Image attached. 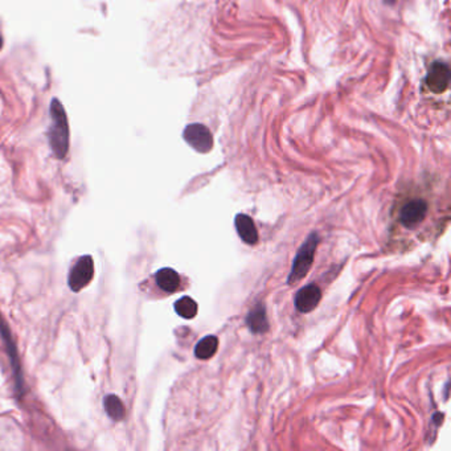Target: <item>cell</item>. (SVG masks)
<instances>
[{
	"instance_id": "ba28073f",
	"label": "cell",
	"mask_w": 451,
	"mask_h": 451,
	"mask_svg": "<svg viewBox=\"0 0 451 451\" xmlns=\"http://www.w3.org/2000/svg\"><path fill=\"white\" fill-rule=\"evenodd\" d=\"M234 226L237 229L241 240L249 245H254L258 242V232L253 219L248 214H237L234 220Z\"/></svg>"
},
{
	"instance_id": "7a4b0ae2",
	"label": "cell",
	"mask_w": 451,
	"mask_h": 451,
	"mask_svg": "<svg viewBox=\"0 0 451 451\" xmlns=\"http://www.w3.org/2000/svg\"><path fill=\"white\" fill-rule=\"evenodd\" d=\"M318 243H319L318 233H311L305 243L301 246L298 254L295 256V259H294L292 268H291V273L289 275V279H288L289 285L298 283L310 272V269H311V266L314 263V257H315Z\"/></svg>"
},
{
	"instance_id": "6da1fadb",
	"label": "cell",
	"mask_w": 451,
	"mask_h": 451,
	"mask_svg": "<svg viewBox=\"0 0 451 451\" xmlns=\"http://www.w3.org/2000/svg\"><path fill=\"white\" fill-rule=\"evenodd\" d=\"M49 145L57 159H64L69 150V125L64 106L59 99L50 102V126Z\"/></svg>"
},
{
	"instance_id": "30bf717a",
	"label": "cell",
	"mask_w": 451,
	"mask_h": 451,
	"mask_svg": "<svg viewBox=\"0 0 451 451\" xmlns=\"http://www.w3.org/2000/svg\"><path fill=\"white\" fill-rule=\"evenodd\" d=\"M155 281L159 289L166 292H175L180 286V277L171 268L161 269L155 275Z\"/></svg>"
},
{
	"instance_id": "9c48e42d",
	"label": "cell",
	"mask_w": 451,
	"mask_h": 451,
	"mask_svg": "<svg viewBox=\"0 0 451 451\" xmlns=\"http://www.w3.org/2000/svg\"><path fill=\"white\" fill-rule=\"evenodd\" d=\"M246 323L252 330V332L254 334H263L269 330L266 310L262 303H258L257 306L249 311L246 317Z\"/></svg>"
},
{
	"instance_id": "8992f818",
	"label": "cell",
	"mask_w": 451,
	"mask_h": 451,
	"mask_svg": "<svg viewBox=\"0 0 451 451\" xmlns=\"http://www.w3.org/2000/svg\"><path fill=\"white\" fill-rule=\"evenodd\" d=\"M450 83V69L445 63H434L430 66L428 76H426V85L433 93H443Z\"/></svg>"
},
{
	"instance_id": "4fadbf2b",
	"label": "cell",
	"mask_w": 451,
	"mask_h": 451,
	"mask_svg": "<svg viewBox=\"0 0 451 451\" xmlns=\"http://www.w3.org/2000/svg\"><path fill=\"white\" fill-rule=\"evenodd\" d=\"M217 348H219V339L210 335L207 338L201 339L197 343V345L194 347V356L200 360H207L217 352Z\"/></svg>"
},
{
	"instance_id": "52a82bcc",
	"label": "cell",
	"mask_w": 451,
	"mask_h": 451,
	"mask_svg": "<svg viewBox=\"0 0 451 451\" xmlns=\"http://www.w3.org/2000/svg\"><path fill=\"white\" fill-rule=\"evenodd\" d=\"M322 291L317 285H307L297 292L295 295V307L299 312L307 314L311 312L321 302Z\"/></svg>"
},
{
	"instance_id": "5bb4252c",
	"label": "cell",
	"mask_w": 451,
	"mask_h": 451,
	"mask_svg": "<svg viewBox=\"0 0 451 451\" xmlns=\"http://www.w3.org/2000/svg\"><path fill=\"white\" fill-rule=\"evenodd\" d=\"M197 303L190 297H183L175 303V311L177 315L184 319H194L197 314Z\"/></svg>"
},
{
	"instance_id": "7c38bea8",
	"label": "cell",
	"mask_w": 451,
	"mask_h": 451,
	"mask_svg": "<svg viewBox=\"0 0 451 451\" xmlns=\"http://www.w3.org/2000/svg\"><path fill=\"white\" fill-rule=\"evenodd\" d=\"M103 408L106 414L113 419V421H122L126 416V409L122 400L115 396V394H109L103 400Z\"/></svg>"
},
{
	"instance_id": "3957f363",
	"label": "cell",
	"mask_w": 451,
	"mask_h": 451,
	"mask_svg": "<svg viewBox=\"0 0 451 451\" xmlns=\"http://www.w3.org/2000/svg\"><path fill=\"white\" fill-rule=\"evenodd\" d=\"M94 277V261L92 256H82L76 261L68 277L70 290L80 292L85 289Z\"/></svg>"
},
{
	"instance_id": "2e32d148",
	"label": "cell",
	"mask_w": 451,
	"mask_h": 451,
	"mask_svg": "<svg viewBox=\"0 0 451 451\" xmlns=\"http://www.w3.org/2000/svg\"><path fill=\"white\" fill-rule=\"evenodd\" d=\"M1 47H3V39H1V36H0V49H1Z\"/></svg>"
},
{
	"instance_id": "277c9868",
	"label": "cell",
	"mask_w": 451,
	"mask_h": 451,
	"mask_svg": "<svg viewBox=\"0 0 451 451\" xmlns=\"http://www.w3.org/2000/svg\"><path fill=\"white\" fill-rule=\"evenodd\" d=\"M186 142L191 146L197 152L206 154L212 150L213 137L210 130L201 123H192L187 126L183 134Z\"/></svg>"
},
{
	"instance_id": "5b68a950",
	"label": "cell",
	"mask_w": 451,
	"mask_h": 451,
	"mask_svg": "<svg viewBox=\"0 0 451 451\" xmlns=\"http://www.w3.org/2000/svg\"><path fill=\"white\" fill-rule=\"evenodd\" d=\"M429 210V204L426 200L414 199L406 203L400 212V223L405 228H414L425 219Z\"/></svg>"
},
{
	"instance_id": "9a60e30c",
	"label": "cell",
	"mask_w": 451,
	"mask_h": 451,
	"mask_svg": "<svg viewBox=\"0 0 451 451\" xmlns=\"http://www.w3.org/2000/svg\"><path fill=\"white\" fill-rule=\"evenodd\" d=\"M396 0H385V3H389V4H393Z\"/></svg>"
},
{
	"instance_id": "8fae6325",
	"label": "cell",
	"mask_w": 451,
	"mask_h": 451,
	"mask_svg": "<svg viewBox=\"0 0 451 451\" xmlns=\"http://www.w3.org/2000/svg\"><path fill=\"white\" fill-rule=\"evenodd\" d=\"M0 337L6 340L7 343V350H8V354L11 357V363H12V367L15 370V376H17V385L19 389H21V377H20V364H19V359H17V348H15V344L12 341V338H11V334H10V330L8 327L6 325V323L3 321V318L0 317Z\"/></svg>"
}]
</instances>
